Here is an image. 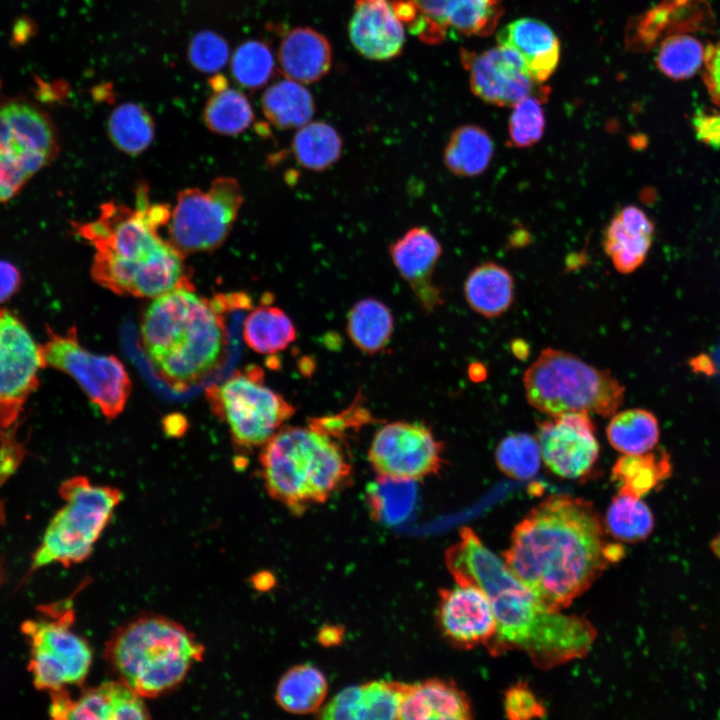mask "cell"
Wrapping results in <instances>:
<instances>
[{
  "mask_svg": "<svg viewBox=\"0 0 720 720\" xmlns=\"http://www.w3.org/2000/svg\"><path fill=\"white\" fill-rule=\"evenodd\" d=\"M624 548L608 541L590 501L550 495L515 526L504 562L552 611L583 594Z\"/></svg>",
  "mask_w": 720,
  "mask_h": 720,
  "instance_id": "1",
  "label": "cell"
},
{
  "mask_svg": "<svg viewBox=\"0 0 720 720\" xmlns=\"http://www.w3.org/2000/svg\"><path fill=\"white\" fill-rule=\"evenodd\" d=\"M445 562L456 583L479 587L491 603L497 626L486 645L491 655L521 651L547 670L592 648L596 630L588 620L547 608L471 528L460 530Z\"/></svg>",
  "mask_w": 720,
  "mask_h": 720,
  "instance_id": "2",
  "label": "cell"
},
{
  "mask_svg": "<svg viewBox=\"0 0 720 720\" xmlns=\"http://www.w3.org/2000/svg\"><path fill=\"white\" fill-rule=\"evenodd\" d=\"M170 216L169 205L151 204L141 185L134 207L106 202L96 220L75 224V233L95 249L93 280L115 294L143 298L193 289L185 255L159 234Z\"/></svg>",
  "mask_w": 720,
  "mask_h": 720,
  "instance_id": "3",
  "label": "cell"
},
{
  "mask_svg": "<svg viewBox=\"0 0 720 720\" xmlns=\"http://www.w3.org/2000/svg\"><path fill=\"white\" fill-rule=\"evenodd\" d=\"M228 325L209 299L179 288L152 298L139 326L141 349L160 379L182 392L224 362Z\"/></svg>",
  "mask_w": 720,
  "mask_h": 720,
  "instance_id": "4",
  "label": "cell"
},
{
  "mask_svg": "<svg viewBox=\"0 0 720 720\" xmlns=\"http://www.w3.org/2000/svg\"><path fill=\"white\" fill-rule=\"evenodd\" d=\"M342 441L312 420L307 427H281L259 454L267 493L295 515L324 503L351 480L352 463Z\"/></svg>",
  "mask_w": 720,
  "mask_h": 720,
  "instance_id": "5",
  "label": "cell"
},
{
  "mask_svg": "<svg viewBox=\"0 0 720 720\" xmlns=\"http://www.w3.org/2000/svg\"><path fill=\"white\" fill-rule=\"evenodd\" d=\"M204 652L203 644L183 625L151 614L115 630L104 656L118 680L142 698H155L177 687Z\"/></svg>",
  "mask_w": 720,
  "mask_h": 720,
  "instance_id": "6",
  "label": "cell"
},
{
  "mask_svg": "<svg viewBox=\"0 0 720 720\" xmlns=\"http://www.w3.org/2000/svg\"><path fill=\"white\" fill-rule=\"evenodd\" d=\"M522 381L528 403L550 416L587 412L609 417L624 402L625 387L609 370L555 348L542 350Z\"/></svg>",
  "mask_w": 720,
  "mask_h": 720,
  "instance_id": "7",
  "label": "cell"
},
{
  "mask_svg": "<svg viewBox=\"0 0 720 720\" xmlns=\"http://www.w3.org/2000/svg\"><path fill=\"white\" fill-rule=\"evenodd\" d=\"M59 494L65 504L49 522L31 568L59 563L65 567L86 560L122 501V492L97 485L85 476L63 481Z\"/></svg>",
  "mask_w": 720,
  "mask_h": 720,
  "instance_id": "8",
  "label": "cell"
},
{
  "mask_svg": "<svg viewBox=\"0 0 720 720\" xmlns=\"http://www.w3.org/2000/svg\"><path fill=\"white\" fill-rule=\"evenodd\" d=\"M205 399L215 417L228 426L235 448L245 452L262 447L295 413L290 402L265 384L257 365L208 386Z\"/></svg>",
  "mask_w": 720,
  "mask_h": 720,
  "instance_id": "9",
  "label": "cell"
},
{
  "mask_svg": "<svg viewBox=\"0 0 720 720\" xmlns=\"http://www.w3.org/2000/svg\"><path fill=\"white\" fill-rule=\"evenodd\" d=\"M242 202L241 187L231 177L216 178L207 191H180L168 222V240L184 255L217 249L229 235Z\"/></svg>",
  "mask_w": 720,
  "mask_h": 720,
  "instance_id": "10",
  "label": "cell"
},
{
  "mask_svg": "<svg viewBox=\"0 0 720 720\" xmlns=\"http://www.w3.org/2000/svg\"><path fill=\"white\" fill-rule=\"evenodd\" d=\"M41 349L45 368L71 376L105 418L113 420L123 412L132 382L117 357L95 354L84 348L75 327L65 334L47 327V340Z\"/></svg>",
  "mask_w": 720,
  "mask_h": 720,
  "instance_id": "11",
  "label": "cell"
},
{
  "mask_svg": "<svg viewBox=\"0 0 720 720\" xmlns=\"http://www.w3.org/2000/svg\"><path fill=\"white\" fill-rule=\"evenodd\" d=\"M73 620V610L66 609L55 611L49 617L26 620L21 625L30 645L28 670L37 689L51 693L85 680L92 650L87 641L71 629Z\"/></svg>",
  "mask_w": 720,
  "mask_h": 720,
  "instance_id": "12",
  "label": "cell"
},
{
  "mask_svg": "<svg viewBox=\"0 0 720 720\" xmlns=\"http://www.w3.org/2000/svg\"><path fill=\"white\" fill-rule=\"evenodd\" d=\"M45 368L41 344L11 310L0 309V436H15L24 406Z\"/></svg>",
  "mask_w": 720,
  "mask_h": 720,
  "instance_id": "13",
  "label": "cell"
},
{
  "mask_svg": "<svg viewBox=\"0 0 720 720\" xmlns=\"http://www.w3.org/2000/svg\"><path fill=\"white\" fill-rule=\"evenodd\" d=\"M443 450L426 425L394 421L374 434L368 461L378 475L416 481L441 470Z\"/></svg>",
  "mask_w": 720,
  "mask_h": 720,
  "instance_id": "14",
  "label": "cell"
},
{
  "mask_svg": "<svg viewBox=\"0 0 720 720\" xmlns=\"http://www.w3.org/2000/svg\"><path fill=\"white\" fill-rule=\"evenodd\" d=\"M536 438L546 467L566 479L591 473L600 451L594 422L587 412H569L538 423Z\"/></svg>",
  "mask_w": 720,
  "mask_h": 720,
  "instance_id": "15",
  "label": "cell"
},
{
  "mask_svg": "<svg viewBox=\"0 0 720 720\" xmlns=\"http://www.w3.org/2000/svg\"><path fill=\"white\" fill-rule=\"evenodd\" d=\"M503 0H409L413 18L407 26L426 44H439L450 32L485 36L494 31Z\"/></svg>",
  "mask_w": 720,
  "mask_h": 720,
  "instance_id": "16",
  "label": "cell"
},
{
  "mask_svg": "<svg viewBox=\"0 0 720 720\" xmlns=\"http://www.w3.org/2000/svg\"><path fill=\"white\" fill-rule=\"evenodd\" d=\"M461 59L469 73L472 92L486 103L513 107L530 95L542 99L547 96L535 89L537 82L523 59L506 46L479 54L462 50Z\"/></svg>",
  "mask_w": 720,
  "mask_h": 720,
  "instance_id": "17",
  "label": "cell"
},
{
  "mask_svg": "<svg viewBox=\"0 0 720 720\" xmlns=\"http://www.w3.org/2000/svg\"><path fill=\"white\" fill-rule=\"evenodd\" d=\"M437 618L445 638L460 648L486 646L497 628L487 595L470 584L456 583L440 591Z\"/></svg>",
  "mask_w": 720,
  "mask_h": 720,
  "instance_id": "18",
  "label": "cell"
},
{
  "mask_svg": "<svg viewBox=\"0 0 720 720\" xmlns=\"http://www.w3.org/2000/svg\"><path fill=\"white\" fill-rule=\"evenodd\" d=\"M391 261L426 313L443 304L441 289L433 275L443 248L437 237L424 226H414L390 243Z\"/></svg>",
  "mask_w": 720,
  "mask_h": 720,
  "instance_id": "19",
  "label": "cell"
},
{
  "mask_svg": "<svg viewBox=\"0 0 720 720\" xmlns=\"http://www.w3.org/2000/svg\"><path fill=\"white\" fill-rule=\"evenodd\" d=\"M50 695L49 715L58 720L150 718L144 698L120 680L85 689L76 699L71 698L65 689L51 692Z\"/></svg>",
  "mask_w": 720,
  "mask_h": 720,
  "instance_id": "20",
  "label": "cell"
},
{
  "mask_svg": "<svg viewBox=\"0 0 720 720\" xmlns=\"http://www.w3.org/2000/svg\"><path fill=\"white\" fill-rule=\"evenodd\" d=\"M405 28L396 0H355L348 32L362 56L377 61L399 56L405 44Z\"/></svg>",
  "mask_w": 720,
  "mask_h": 720,
  "instance_id": "21",
  "label": "cell"
},
{
  "mask_svg": "<svg viewBox=\"0 0 720 720\" xmlns=\"http://www.w3.org/2000/svg\"><path fill=\"white\" fill-rule=\"evenodd\" d=\"M655 233L653 220L639 207L618 210L603 231L602 246L621 274L637 270L646 260Z\"/></svg>",
  "mask_w": 720,
  "mask_h": 720,
  "instance_id": "22",
  "label": "cell"
},
{
  "mask_svg": "<svg viewBox=\"0 0 720 720\" xmlns=\"http://www.w3.org/2000/svg\"><path fill=\"white\" fill-rule=\"evenodd\" d=\"M0 149L37 153L53 160L58 142L44 112L27 101L9 100L0 105Z\"/></svg>",
  "mask_w": 720,
  "mask_h": 720,
  "instance_id": "23",
  "label": "cell"
},
{
  "mask_svg": "<svg viewBox=\"0 0 720 720\" xmlns=\"http://www.w3.org/2000/svg\"><path fill=\"white\" fill-rule=\"evenodd\" d=\"M497 39L500 45L518 53L537 83L547 80L558 65L559 40L552 29L539 20L512 21L499 31Z\"/></svg>",
  "mask_w": 720,
  "mask_h": 720,
  "instance_id": "24",
  "label": "cell"
},
{
  "mask_svg": "<svg viewBox=\"0 0 720 720\" xmlns=\"http://www.w3.org/2000/svg\"><path fill=\"white\" fill-rule=\"evenodd\" d=\"M277 61L285 78L302 84L323 78L332 65V48L325 36L309 27H296L282 38Z\"/></svg>",
  "mask_w": 720,
  "mask_h": 720,
  "instance_id": "25",
  "label": "cell"
},
{
  "mask_svg": "<svg viewBox=\"0 0 720 720\" xmlns=\"http://www.w3.org/2000/svg\"><path fill=\"white\" fill-rule=\"evenodd\" d=\"M472 718L468 697L453 682L431 679L407 684L398 719L426 720Z\"/></svg>",
  "mask_w": 720,
  "mask_h": 720,
  "instance_id": "26",
  "label": "cell"
},
{
  "mask_svg": "<svg viewBox=\"0 0 720 720\" xmlns=\"http://www.w3.org/2000/svg\"><path fill=\"white\" fill-rule=\"evenodd\" d=\"M464 297L470 308L486 317H498L512 305L515 281L511 272L493 261L474 267L466 276Z\"/></svg>",
  "mask_w": 720,
  "mask_h": 720,
  "instance_id": "27",
  "label": "cell"
},
{
  "mask_svg": "<svg viewBox=\"0 0 720 720\" xmlns=\"http://www.w3.org/2000/svg\"><path fill=\"white\" fill-rule=\"evenodd\" d=\"M672 474L668 452L654 448L642 454H624L612 467L611 479L618 484L619 494L642 498L656 490Z\"/></svg>",
  "mask_w": 720,
  "mask_h": 720,
  "instance_id": "28",
  "label": "cell"
},
{
  "mask_svg": "<svg viewBox=\"0 0 720 720\" xmlns=\"http://www.w3.org/2000/svg\"><path fill=\"white\" fill-rule=\"evenodd\" d=\"M495 146L490 134L480 126L465 124L450 134L443 150V162L458 177H476L490 166Z\"/></svg>",
  "mask_w": 720,
  "mask_h": 720,
  "instance_id": "29",
  "label": "cell"
},
{
  "mask_svg": "<svg viewBox=\"0 0 720 720\" xmlns=\"http://www.w3.org/2000/svg\"><path fill=\"white\" fill-rule=\"evenodd\" d=\"M346 330L353 344L367 355L382 352L391 340L394 318L389 307L379 299L358 300L347 314Z\"/></svg>",
  "mask_w": 720,
  "mask_h": 720,
  "instance_id": "30",
  "label": "cell"
},
{
  "mask_svg": "<svg viewBox=\"0 0 720 720\" xmlns=\"http://www.w3.org/2000/svg\"><path fill=\"white\" fill-rule=\"evenodd\" d=\"M263 114L278 129H299L311 121L315 103L302 83L285 78L272 84L263 94Z\"/></svg>",
  "mask_w": 720,
  "mask_h": 720,
  "instance_id": "31",
  "label": "cell"
},
{
  "mask_svg": "<svg viewBox=\"0 0 720 720\" xmlns=\"http://www.w3.org/2000/svg\"><path fill=\"white\" fill-rule=\"evenodd\" d=\"M242 333L253 351L267 355L285 350L297 337L296 327L286 312L268 303L247 313Z\"/></svg>",
  "mask_w": 720,
  "mask_h": 720,
  "instance_id": "32",
  "label": "cell"
},
{
  "mask_svg": "<svg viewBox=\"0 0 720 720\" xmlns=\"http://www.w3.org/2000/svg\"><path fill=\"white\" fill-rule=\"evenodd\" d=\"M292 154L303 168L323 172L340 159L343 141L338 131L324 121H310L296 130L291 142Z\"/></svg>",
  "mask_w": 720,
  "mask_h": 720,
  "instance_id": "33",
  "label": "cell"
},
{
  "mask_svg": "<svg viewBox=\"0 0 720 720\" xmlns=\"http://www.w3.org/2000/svg\"><path fill=\"white\" fill-rule=\"evenodd\" d=\"M327 689L326 678L317 667L301 664L290 668L280 678L275 699L287 712L307 714L319 710Z\"/></svg>",
  "mask_w": 720,
  "mask_h": 720,
  "instance_id": "34",
  "label": "cell"
},
{
  "mask_svg": "<svg viewBox=\"0 0 720 720\" xmlns=\"http://www.w3.org/2000/svg\"><path fill=\"white\" fill-rule=\"evenodd\" d=\"M606 436L618 452L642 454L657 446L660 437L659 422L649 410L627 409L612 415L606 427Z\"/></svg>",
  "mask_w": 720,
  "mask_h": 720,
  "instance_id": "35",
  "label": "cell"
},
{
  "mask_svg": "<svg viewBox=\"0 0 720 720\" xmlns=\"http://www.w3.org/2000/svg\"><path fill=\"white\" fill-rule=\"evenodd\" d=\"M107 132L118 150L128 155H138L153 141L155 125L144 107L135 103H124L110 114Z\"/></svg>",
  "mask_w": 720,
  "mask_h": 720,
  "instance_id": "36",
  "label": "cell"
},
{
  "mask_svg": "<svg viewBox=\"0 0 720 720\" xmlns=\"http://www.w3.org/2000/svg\"><path fill=\"white\" fill-rule=\"evenodd\" d=\"M367 501L372 516L384 523L403 521L416 501L415 481L378 475L367 488Z\"/></svg>",
  "mask_w": 720,
  "mask_h": 720,
  "instance_id": "37",
  "label": "cell"
},
{
  "mask_svg": "<svg viewBox=\"0 0 720 720\" xmlns=\"http://www.w3.org/2000/svg\"><path fill=\"white\" fill-rule=\"evenodd\" d=\"M203 119L211 131L220 135H238L254 120V113L247 97L231 88L216 90L208 100Z\"/></svg>",
  "mask_w": 720,
  "mask_h": 720,
  "instance_id": "38",
  "label": "cell"
},
{
  "mask_svg": "<svg viewBox=\"0 0 720 720\" xmlns=\"http://www.w3.org/2000/svg\"><path fill=\"white\" fill-rule=\"evenodd\" d=\"M605 524L607 531L616 539L638 542L652 532L654 516L641 498L618 493L607 509Z\"/></svg>",
  "mask_w": 720,
  "mask_h": 720,
  "instance_id": "39",
  "label": "cell"
},
{
  "mask_svg": "<svg viewBox=\"0 0 720 720\" xmlns=\"http://www.w3.org/2000/svg\"><path fill=\"white\" fill-rule=\"evenodd\" d=\"M706 49L696 38L675 34L662 41L656 64L659 70L673 80H685L697 73L705 60Z\"/></svg>",
  "mask_w": 720,
  "mask_h": 720,
  "instance_id": "40",
  "label": "cell"
},
{
  "mask_svg": "<svg viewBox=\"0 0 720 720\" xmlns=\"http://www.w3.org/2000/svg\"><path fill=\"white\" fill-rule=\"evenodd\" d=\"M541 460L537 438L522 432L503 438L495 451L498 469L515 480L534 477L540 469Z\"/></svg>",
  "mask_w": 720,
  "mask_h": 720,
  "instance_id": "41",
  "label": "cell"
},
{
  "mask_svg": "<svg viewBox=\"0 0 720 720\" xmlns=\"http://www.w3.org/2000/svg\"><path fill=\"white\" fill-rule=\"evenodd\" d=\"M275 60L269 46L260 40L242 43L232 57L234 79L248 89L263 87L272 77Z\"/></svg>",
  "mask_w": 720,
  "mask_h": 720,
  "instance_id": "42",
  "label": "cell"
},
{
  "mask_svg": "<svg viewBox=\"0 0 720 720\" xmlns=\"http://www.w3.org/2000/svg\"><path fill=\"white\" fill-rule=\"evenodd\" d=\"M51 160L41 154L0 149V202L13 198Z\"/></svg>",
  "mask_w": 720,
  "mask_h": 720,
  "instance_id": "43",
  "label": "cell"
},
{
  "mask_svg": "<svg viewBox=\"0 0 720 720\" xmlns=\"http://www.w3.org/2000/svg\"><path fill=\"white\" fill-rule=\"evenodd\" d=\"M407 684L372 681L361 685L360 719H398Z\"/></svg>",
  "mask_w": 720,
  "mask_h": 720,
  "instance_id": "44",
  "label": "cell"
},
{
  "mask_svg": "<svg viewBox=\"0 0 720 720\" xmlns=\"http://www.w3.org/2000/svg\"><path fill=\"white\" fill-rule=\"evenodd\" d=\"M541 99L539 96L530 95L513 106L508 123L511 146L531 147L542 138L545 130V115Z\"/></svg>",
  "mask_w": 720,
  "mask_h": 720,
  "instance_id": "45",
  "label": "cell"
},
{
  "mask_svg": "<svg viewBox=\"0 0 720 720\" xmlns=\"http://www.w3.org/2000/svg\"><path fill=\"white\" fill-rule=\"evenodd\" d=\"M188 57L197 70L205 73L217 72L227 63L229 46L219 34L202 31L191 40Z\"/></svg>",
  "mask_w": 720,
  "mask_h": 720,
  "instance_id": "46",
  "label": "cell"
},
{
  "mask_svg": "<svg viewBox=\"0 0 720 720\" xmlns=\"http://www.w3.org/2000/svg\"><path fill=\"white\" fill-rule=\"evenodd\" d=\"M504 709L513 720L543 718L546 714L542 702L524 683L513 685L505 692Z\"/></svg>",
  "mask_w": 720,
  "mask_h": 720,
  "instance_id": "47",
  "label": "cell"
},
{
  "mask_svg": "<svg viewBox=\"0 0 720 720\" xmlns=\"http://www.w3.org/2000/svg\"><path fill=\"white\" fill-rule=\"evenodd\" d=\"M360 696L361 685L343 689L321 709L319 717L322 719L358 720Z\"/></svg>",
  "mask_w": 720,
  "mask_h": 720,
  "instance_id": "48",
  "label": "cell"
},
{
  "mask_svg": "<svg viewBox=\"0 0 720 720\" xmlns=\"http://www.w3.org/2000/svg\"><path fill=\"white\" fill-rule=\"evenodd\" d=\"M697 139L713 149H720V109L698 112L692 120Z\"/></svg>",
  "mask_w": 720,
  "mask_h": 720,
  "instance_id": "49",
  "label": "cell"
},
{
  "mask_svg": "<svg viewBox=\"0 0 720 720\" xmlns=\"http://www.w3.org/2000/svg\"><path fill=\"white\" fill-rule=\"evenodd\" d=\"M703 78L712 101L720 109V40L706 49Z\"/></svg>",
  "mask_w": 720,
  "mask_h": 720,
  "instance_id": "50",
  "label": "cell"
},
{
  "mask_svg": "<svg viewBox=\"0 0 720 720\" xmlns=\"http://www.w3.org/2000/svg\"><path fill=\"white\" fill-rule=\"evenodd\" d=\"M21 276L18 269L5 260H0V304L7 301L18 290Z\"/></svg>",
  "mask_w": 720,
  "mask_h": 720,
  "instance_id": "51",
  "label": "cell"
},
{
  "mask_svg": "<svg viewBox=\"0 0 720 720\" xmlns=\"http://www.w3.org/2000/svg\"><path fill=\"white\" fill-rule=\"evenodd\" d=\"M253 584L259 590H267L273 584L272 575L262 572L254 577Z\"/></svg>",
  "mask_w": 720,
  "mask_h": 720,
  "instance_id": "52",
  "label": "cell"
},
{
  "mask_svg": "<svg viewBox=\"0 0 720 720\" xmlns=\"http://www.w3.org/2000/svg\"><path fill=\"white\" fill-rule=\"evenodd\" d=\"M712 551L720 559V533L712 541Z\"/></svg>",
  "mask_w": 720,
  "mask_h": 720,
  "instance_id": "53",
  "label": "cell"
},
{
  "mask_svg": "<svg viewBox=\"0 0 720 720\" xmlns=\"http://www.w3.org/2000/svg\"><path fill=\"white\" fill-rule=\"evenodd\" d=\"M2 578H3V568L1 565V561H0V583L2 582Z\"/></svg>",
  "mask_w": 720,
  "mask_h": 720,
  "instance_id": "54",
  "label": "cell"
}]
</instances>
